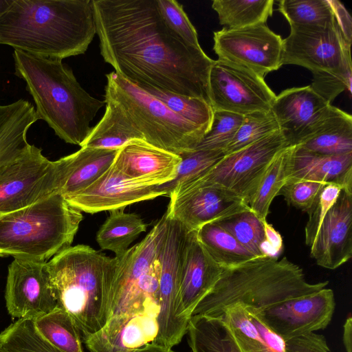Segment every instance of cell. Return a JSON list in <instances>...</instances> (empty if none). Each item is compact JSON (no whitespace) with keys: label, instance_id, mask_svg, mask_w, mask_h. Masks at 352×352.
<instances>
[{"label":"cell","instance_id":"6da1fadb","mask_svg":"<svg viewBox=\"0 0 352 352\" xmlns=\"http://www.w3.org/2000/svg\"><path fill=\"white\" fill-rule=\"evenodd\" d=\"M100 54L137 86L202 99L211 105L214 60L164 22L156 0H92ZM212 107V106H211Z\"/></svg>","mask_w":352,"mask_h":352},{"label":"cell","instance_id":"7a4b0ae2","mask_svg":"<svg viewBox=\"0 0 352 352\" xmlns=\"http://www.w3.org/2000/svg\"><path fill=\"white\" fill-rule=\"evenodd\" d=\"M96 34L92 0H13L0 17V45L53 59L84 54Z\"/></svg>","mask_w":352,"mask_h":352},{"label":"cell","instance_id":"3957f363","mask_svg":"<svg viewBox=\"0 0 352 352\" xmlns=\"http://www.w3.org/2000/svg\"><path fill=\"white\" fill-rule=\"evenodd\" d=\"M13 58L15 75L25 80L36 104L37 119L45 121L66 143L80 146L105 101L88 94L62 60L16 50Z\"/></svg>","mask_w":352,"mask_h":352},{"label":"cell","instance_id":"277c9868","mask_svg":"<svg viewBox=\"0 0 352 352\" xmlns=\"http://www.w3.org/2000/svg\"><path fill=\"white\" fill-rule=\"evenodd\" d=\"M166 214L138 244L117 258L106 300V324L82 341L90 352H102L130 320L157 318L160 311L158 252L166 228Z\"/></svg>","mask_w":352,"mask_h":352},{"label":"cell","instance_id":"5b68a950","mask_svg":"<svg viewBox=\"0 0 352 352\" xmlns=\"http://www.w3.org/2000/svg\"><path fill=\"white\" fill-rule=\"evenodd\" d=\"M328 283L307 282L302 269L287 257H256L239 265L223 268L219 280L199 302L192 316L217 318L223 309L234 303L261 311L317 292Z\"/></svg>","mask_w":352,"mask_h":352},{"label":"cell","instance_id":"8992f818","mask_svg":"<svg viewBox=\"0 0 352 352\" xmlns=\"http://www.w3.org/2000/svg\"><path fill=\"white\" fill-rule=\"evenodd\" d=\"M117 264L88 245L69 247L46 263L58 307L79 330L82 342L106 324V300Z\"/></svg>","mask_w":352,"mask_h":352},{"label":"cell","instance_id":"52a82bcc","mask_svg":"<svg viewBox=\"0 0 352 352\" xmlns=\"http://www.w3.org/2000/svg\"><path fill=\"white\" fill-rule=\"evenodd\" d=\"M82 218L59 193L0 214V256L47 262L71 247Z\"/></svg>","mask_w":352,"mask_h":352},{"label":"cell","instance_id":"ba28073f","mask_svg":"<svg viewBox=\"0 0 352 352\" xmlns=\"http://www.w3.org/2000/svg\"><path fill=\"white\" fill-rule=\"evenodd\" d=\"M106 76L104 99L120 109L146 142L181 155L194 150L207 133L115 72Z\"/></svg>","mask_w":352,"mask_h":352},{"label":"cell","instance_id":"9c48e42d","mask_svg":"<svg viewBox=\"0 0 352 352\" xmlns=\"http://www.w3.org/2000/svg\"><path fill=\"white\" fill-rule=\"evenodd\" d=\"M166 217V231L158 252L160 311L154 342L172 349L186 334L189 321L182 314L179 301L182 265L188 230L178 221L167 214Z\"/></svg>","mask_w":352,"mask_h":352},{"label":"cell","instance_id":"30bf717a","mask_svg":"<svg viewBox=\"0 0 352 352\" xmlns=\"http://www.w3.org/2000/svg\"><path fill=\"white\" fill-rule=\"evenodd\" d=\"M62 182L60 160L50 161L41 148L30 145L22 155L0 168V214L59 193Z\"/></svg>","mask_w":352,"mask_h":352},{"label":"cell","instance_id":"8fae6325","mask_svg":"<svg viewBox=\"0 0 352 352\" xmlns=\"http://www.w3.org/2000/svg\"><path fill=\"white\" fill-rule=\"evenodd\" d=\"M287 146H290L279 130L256 142L225 155L199 177L177 187L194 184L214 185L232 192L246 202L272 160Z\"/></svg>","mask_w":352,"mask_h":352},{"label":"cell","instance_id":"7c38bea8","mask_svg":"<svg viewBox=\"0 0 352 352\" xmlns=\"http://www.w3.org/2000/svg\"><path fill=\"white\" fill-rule=\"evenodd\" d=\"M209 91L213 110L241 116L270 111L276 96L264 78L219 59L214 60L210 71Z\"/></svg>","mask_w":352,"mask_h":352},{"label":"cell","instance_id":"4fadbf2b","mask_svg":"<svg viewBox=\"0 0 352 352\" xmlns=\"http://www.w3.org/2000/svg\"><path fill=\"white\" fill-rule=\"evenodd\" d=\"M351 62V47L335 21L324 25L290 26L283 39L282 65H296L311 73L327 72Z\"/></svg>","mask_w":352,"mask_h":352},{"label":"cell","instance_id":"5bb4252c","mask_svg":"<svg viewBox=\"0 0 352 352\" xmlns=\"http://www.w3.org/2000/svg\"><path fill=\"white\" fill-rule=\"evenodd\" d=\"M213 40L218 59L245 67L262 78L283 65V38L265 23L223 28L214 32Z\"/></svg>","mask_w":352,"mask_h":352},{"label":"cell","instance_id":"9a60e30c","mask_svg":"<svg viewBox=\"0 0 352 352\" xmlns=\"http://www.w3.org/2000/svg\"><path fill=\"white\" fill-rule=\"evenodd\" d=\"M166 211L188 230L196 231L205 224L217 222L250 208L246 202L221 187L194 184L174 188Z\"/></svg>","mask_w":352,"mask_h":352},{"label":"cell","instance_id":"2e32d148","mask_svg":"<svg viewBox=\"0 0 352 352\" xmlns=\"http://www.w3.org/2000/svg\"><path fill=\"white\" fill-rule=\"evenodd\" d=\"M46 263L14 258L9 265L5 299L12 318L34 320L58 307Z\"/></svg>","mask_w":352,"mask_h":352},{"label":"cell","instance_id":"e0dca14e","mask_svg":"<svg viewBox=\"0 0 352 352\" xmlns=\"http://www.w3.org/2000/svg\"><path fill=\"white\" fill-rule=\"evenodd\" d=\"M336 302L331 289L289 299L263 310L262 320L283 340L325 329L331 322Z\"/></svg>","mask_w":352,"mask_h":352},{"label":"cell","instance_id":"ac0fdd59","mask_svg":"<svg viewBox=\"0 0 352 352\" xmlns=\"http://www.w3.org/2000/svg\"><path fill=\"white\" fill-rule=\"evenodd\" d=\"M168 196L159 186H148L126 177L113 164L85 189L65 198L80 212L94 214L124 210L134 203Z\"/></svg>","mask_w":352,"mask_h":352},{"label":"cell","instance_id":"d6986e66","mask_svg":"<svg viewBox=\"0 0 352 352\" xmlns=\"http://www.w3.org/2000/svg\"><path fill=\"white\" fill-rule=\"evenodd\" d=\"M331 106L307 85L282 91L276 96L271 111L289 146H297L315 133Z\"/></svg>","mask_w":352,"mask_h":352},{"label":"cell","instance_id":"ffe728a7","mask_svg":"<svg viewBox=\"0 0 352 352\" xmlns=\"http://www.w3.org/2000/svg\"><path fill=\"white\" fill-rule=\"evenodd\" d=\"M318 265L335 270L352 256V190L344 189L324 217L310 247Z\"/></svg>","mask_w":352,"mask_h":352},{"label":"cell","instance_id":"44dd1931","mask_svg":"<svg viewBox=\"0 0 352 352\" xmlns=\"http://www.w3.org/2000/svg\"><path fill=\"white\" fill-rule=\"evenodd\" d=\"M182 158L144 140H133L118 150L113 164L126 177L159 186L173 181Z\"/></svg>","mask_w":352,"mask_h":352},{"label":"cell","instance_id":"7402d4cb","mask_svg":"<svg viewBox=\"0 0 352 352\" xmlns=\"http://www.w3.org/2000/svg\"><path fill=\"white\" fill-rule=\"evenodd\" d=\"M223 268L214 261L197 239L196 231L187 233L182 265L179 301L189 320L199 302L219 280Z\"/></svg>","mask_w":352,"mask_h":352},{"label":"cell","instance_id":"603a6c76","mask_svg":"<svg viewBox=\"0 0 352 352\" xmlns=\"http://www.w3.org/2000/svg\"><path fill=\"white\" fill-rule=\"evenodd\" d=\"M217 318L227 324L241 352H285L284 340L267 326L255 308L234 303Z\"/></svg>","mask_w":352,"mask_h":352},{"label":"cell","instance_id":"cb8c5ba5","mask_svg":"<svg viewBox=\"0 0 352 352\" xmlns=\"http://www.w3.org/2000/svg\"><path fill=\"white\" fill-rule=\"evenodd\" d=\"M288 178L333 183L352 190V153L320 155L295 146Z\"/></svg>","mask_w":352,"mask_h":352},{"label":"cell","instance_id":"d4e9b609","mask_svg":"<svg viewBox=\"0 0 352 352\" xmlns=\"http://www.w3.org/2000/svg\"><path fill=\"white\" fill-rule=\"evenodd\" d=\"M118 150L80 147L60 158L63 182L59 194L67 198L89 186L112 164Z\"/></svg>","mask_w":352,"mask_h":352},{"label":"cell","instance_id":"484cf974","mask_svg":"<svg viewBox=\"0 0 352 352\" xmlns=\"http://www.w3.org/2000/svg\"><path fill=\"white\" fill-rule=\"evenodd\" d=\"M37 120L34 106L25 100L0 105V168L28 150L27 133Z\"/></svg>","mask_w":352,"mask_h":352},{"label":"cell","instance_id":"4316f807","mask_svg":"<svg viewBox=\"0 0 352 352\" xmlns=\"http://www.w3.org/2000/svg\"><path fill=\"white\" fill-rule=\"evenodd\" d=\"M296 146L320 155L352 153L351 116L331 105L327 116L315 133Z\"/></svg>","mask_w":352,"mask_h":352},{"label":"cell","instance_id":"83f0119b","mask_svg":"<svg viewBox=\"0 0 352 352\" xmlns=\"http://www.w3.org/2000/svg\"><path fill=\"white\" fill-rule=\"evenodd\" d=\"M105 112L80 147L118 150L133 140H144L120 109L104 99Z\"/></svg>","mask_w":352,"mask_h":352},{"label":"cell","instance_id":"f1b7e54d","mask_svg":"<svg viewBox=\"0 0 352 352\" xmlns=\"http://www.w3.org/2000/svg\"><path fill=\"white\" fill-rule=\"evenodd\" d=\"M186 333L192 352H241L230 328L221 318L192 316Z\"/></svg>","mask_w":352,"mask_h":352},{"label":"cell","instance_id":"f546056e","mask_svg":"<svg viewBox=\"0 0 352 352\" xmlns=\"http://www.w3.org/2000/svg\"><path fill=\"white\" fill-rule=\"evenodd\" d=\"M146 228L147 225L135 213L111 210L97 232L96 241L101 249L111 251L119 257L128 251L130 245Z\"/></svg>","mask_w":352,"mask_h":352},{"label":"cell","instance_id":"4dcf8cb0","mask_svg":"<svg viewBox=\"0 0 352 352\" xmlns=\"http://www.w3.org/2000/svg\"><path fill=\"white\" fill-rule=\"evenodd\" d=\"M294 147L287 146L278 153L246 201L261 220L266 219L273 199L278 195L289 177Z\"/></svg>","mask_w":352,"mask_h":352},{"label":"cell","instance_id":"1f68e13d","mask_svg":"<svg viewBox=\"0 0 352 352\" xmlns=\"http://www.w3.org/2000/svg\"><path fill=\"white\" fill-rule=\"evenodd\" d=\"M196 234L203 247L222 268L239 265L256 257L217 222L205 224Z\"/></svg>","mask_w":352,"mask_h":352},{"label":"cell","instance_id":"d6a6232c","mask_svg":"<svg viewBox=\"0 0 352 352\" xmlns=\"http://www.w3.org/2000/svg\"><path fill=\"white\" fill-rule=\"evenodd\" d=\"M273 0H214L212 8L219 23L228 29H239L265 23L272 15Z\"/></svg>","mask_w":352,"mask_h":352},{"label":"cell","instance_id":"836d02e7","mask_svg":"<svg viewBox=\"0 0 352 352\" xmlns=\"http://www.w3.org/2000/svg\"><path fill=\"white\" fill-rule=\"evenodd\" d=\"M33 321L40 335L57 349L62 352H83L79 330L63 309L57 307Z\"/></svg>","mask_w":352,"mask_h":352},{"label":"cell","instance_id":"e575fe53","mask_svg":"<svg viewBox=\"0 0 352 352\" xmlns=\"http://www.w3.org/2000/svg\"><path fill=\"white\" fill-rule=\"evenodd\" d=\"M139 87L160 100L180 117L209 131L213 118V109L206 101L149 86Z\"/></svg>","mask_w":352,"mask_h":352},{"label":"cell","instance_id":"d590c367","mask_svg":"<svg viewBox=\"0 0 352 352\" xmlns=\"http://www.w3.org/2000/svg\"><path fill=\"white\" fill-rule=\"evenodd\" d=\"M0 352H62L37 331L34 321L18 319L0 333Z\"/></svg>","mask_w":352,"mask_h":352},{"label":"cell","instance_id":"8d00e7d4","mask_svg":"<svg viewBox=\"0 0 352 352\" xmlns=\"http://www.w3.org/2000/svg\"><path fill=\"white\" fill-rule=\"evenodd\" d=\"M256 257L265 256L263 220L250 208L217 222Z\"/></svg>","mask_w":352,"mask_h":352},{"label":"cell","instance_id":"74e56055","mask_svg":"<svg viewBox=\"0 0 352 352\" xmlns=\"http://www.w3.org/2000/svg\"><path fill=\"white\" fill-rule=\"evenodd\" d=\"M278 9L290 26L324 25L335 21L329 0H281Z\"/></svg>","mask_w":352,"mask_h":352},{"label":"cell","instance_id":"f35d334b","mask_svg":"<svg viewBox=\"0 0 352 352\" xmlns=\"http://www.w3.org/2000/svg\"><path fill=\"white\" fill-rule=\"evenodd\" d=\"M223 151L194 149L179 155L182 158L175 178L160 186L169 197L177 186L186 184L199 177L220 162L225 156Z\"/></svg>","mask_w":352,"mask_h":352},{"label":"cell","instance_id":"ab89813d","mask_svg":"<svg viewBox=\"0 0 352 352\" xmlns=\"http://www.w3.org/2000/svg\"><path fill=\"white\" fill-rule=\"evenodd\" d=\"M279 130L277 120L271 110L243 116L239 129L225 150V155L236 152Z\"/></svg>","mask_w":352,"mask_h":352},{"label":"cell","instance_id":"60d3db41","mask_svg":"<svg viewBox=\"0 0 352 352\" xmlns=\"http://www.w3.org/2000/svg\"><path fill=\"white\" fill-rule=\"evenodd\" d=\"M243 116L234 113L213 110V118L209 131L195 149L225 150L239 129Z\"/></svg>","mask_w":352,"mask_h":352},{"label":"cell","instance_id":"b9f144b4","mask_svg":"<svg viewBox=\"0 0 352 352\" xmlns=\"http://www.w3.org/2000/svg\"><path fill=\"white\" fill-rule=\"evenodd\" d=\"M312 74L311 87L331 104L344 91L346 90L350 94L351 93V62L335 70L317 72Z\"/></svg>","mask_w":352,"mask_h":352},{"label":"cell","instance_id":"7bdbcfd3","mask_svg":"<svg viewBox=\"0 0 352 352\" xmlns=\"http://www.w3.org/2000/svg\"><path fill=\"white\" fill-rule=\"evenodd\" d=\"M160 15L166 24L190 45L200 48L197 31L184 10L175 0H156Z\"/></svg>","mask_w":352,"mask_h":352},{"label":"cell","instance_id":"ee69618b","mask_svg":"<svg viewBox=\"0 0 352 352\" xmlns=\"http://www.w3.org/2000/svg\"><path fill=\"white\" fill-rule=\"evenodd\" d=\"M342 189V187L338 184H326L307 211L309 217L305 228V239L307 246L312 245L324 217L336 201Z\"/></svg>","mask_w":352,"mask_h":352},{"label":"cell","instance_id":"f6af8a7d","mask_svg":"<svg viewBox=\"0 0 352 352\" xmlns=\"http://www.w3.org/2000/svg\"><path fill=\"white\" fill-rule=\"evenodd\" d=\"M325 184L326 183L288 178L278 195H283L289 205L307 212Z\"/></svg>","mask_w":352,"mask_h":352},{"label":"cell","instance_id":"bcb514c9","mask_svg":"<svg viewBox=\"0 0 352 352\" xmlns=\"http://www.w3.org/2000/svg\"><path fill=\"white\" fill-rule=\"evenodd\" d=\"M285 352H330L324 336L310 332L284 340Z\"/></svg>","mask_w":352,"mask_h":352},{"label":"cell","instance_id":"7dc6e473","mask_svg":"<svg viewBox=\"0 0 352 352\" xmlns=\"http://www.w3.org/2000/svg\"><path fill=\"white\" fill-rule=\"evenodd\" d=\"M334 18L346 44L351 47L352 38L351 17L344 5L337 0H329Z\"/></svg>","mask_w":352,"mask_h":352},{"label":"cell","instance_id":"c3c4849f","mask_svg":"<svg viewBox=\"0 0 352 352\" xmlns=\"http://www.w3.org/2000/svg\"><path fill=\"white\" fill-rule=\"evenodd\" d=\"M265 241L263 245L265 256L277 257L283 248V241L280 234L266 219L263 220Z\"/></svg>","mask_w":352,"mask_h":352},{"label":"cell","instance_id":"681fc988","mask_svg":"<svg viewBox=\"0 0 352 352\" xmlns=\"http://www.w3.org/2000/svg\"><path fill=\"white\" fill-rule=\"evenodd\" d=\"M115 352H176L170 348H168L155 342H151L144 345L133 348L117 351Z\"/></svg>","mask_w":352,"mask_h":352},{"label":"cell","instance_id":"f907efd6","mask_svg":"<svg viewBox=\"0 0 352 352\" xmlns=\"http://www.w3.org/2000/svg\"><path fill=\"white\" fill-rule=\"evenodd\" d=\"M343 342L346 352H352V318H346L343 326Z\"/></svg>","mask_w":352,"mask_h":352},{"label":"cell","instance_id":"816d5d0a","mask_svg":"<svg viewBox=\"0 0 352 352\" xmlns=\"http://www.w3.org/2000/svg\"><path fill=\"white\" fill-rule=\"evenodd\" d=\"M13 0H0V17L6 12Z\"/></svg>","mask_w":352,"mask_h":352}]
</instances>
